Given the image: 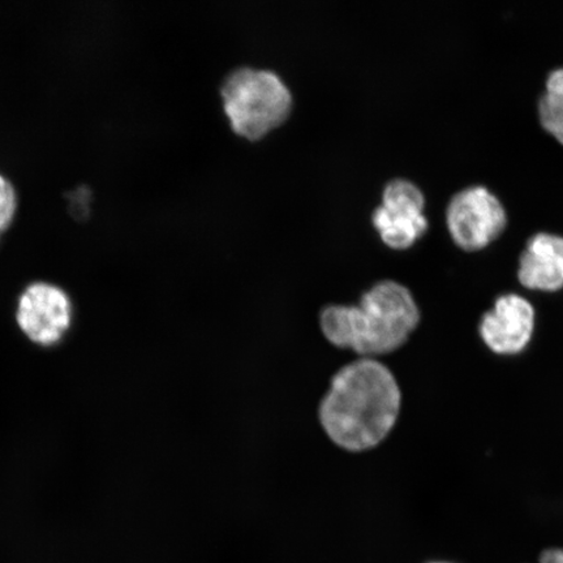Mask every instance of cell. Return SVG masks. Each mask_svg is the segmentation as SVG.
<instances>
[{
	"mask_svg": "<svg viewBox=\"0 0 563 563\" xmlns=\"http://www.w3.org/2000/svg\"><path fill=\"white\" fill-rule=\"evenodd\" d=\"M400 408L402 390L390 368L377 358L357 357L336 371L317 417L336 448L361 454L389 438Z\"/></svg>",
	"mask_w": 563,
	"mask_h": 563,
	"instance_id": "1",
	"label": "cell"
},
{
	"mask_svg": "<svg viewBox=\"0 0 563 563\" xmlns=\"http://www.w3.org/2000/svg\"><path fill=\"white\" fill-rule=\"evenodd\" d=\"M420 322V309L397 280L377 282L357 305H330L319 317L325 340L358 357L377 358L404 347Z\"/></svg>",
	"mask_w": 563,
	"mask_h": 563,
	"instance_id": "2",
	"label": "cell"
},
{
	"mask_svg": "<svg viewBox=\"0 0 563 563\" xmlns=\"http://www.w3.org/2000/svg\"><path fill=\"white\" fill-rule=\"evenodd\" d=\"M224 111L238 135L256 140L285 122L292 108V95L272 69L239 67L221 88Z\"/></svg>",
	"mask_w": 563,
	"mask_h": 563,
	"instance_id": "3",
	"label": "cell"
},
{
	"mask_svg": "<svg viewBox=\"0 0 563 563\" xmlns=\"http://www.w3.org/2000/svg\"><path fill=\"white\" fill-rule=\"evenodd\" d=\"M446 223L450 235L461 249L478 251L501 234L508 213L488 187L475 185L461 189L450 199Z\"/></svg>",
	"mask_w": 563,
	"mask_h": 563,
	"instance_id": "4",
	"label": "cell"
},
{
	"mask_svg": "<svg viewBox=\"0 0 563 563\" xmlns=\"http://www.w3.org/2000/svg\"><path fill=\"white\" fill-rule=\"evenodd\" d=\"M424 207L426 196L413 181L393 179L385 186L383 203L373 211L372 221L387 245L406 250L428 230Z\"/></svg>",
	"mask_w": 563,
	"mask_h": 563,
	"instance_id": "5",
	"label": "cell"
},
{
	"mask_svg": "<svg viewBox=\"0 0 563 563\" xmlns=\"http://www.w3.org/2000/svg\"><path fill=\"white\" fill-rule=\"evenodd\" d=\"M16 319L31 341L51 346L67 332L73 320V302L59 286L33 282L20 295Z\"/></svg>",
	"mask_w": 563,
	"mask_h": 563,
	"instance_id": "6",
	"label": "cell"
},
{
	"mask_svg": "<svg viewBox=\"0 0 563 563\" xmlns=\"http://www.w3.org/2000/svg\"><path fill=\"white\" fill-rule=\"evenodd\" d=\"M534 330V309L522 295L505 294L483 316L481 334L498 355H517L530 344Z\"/></svg>",
	"mask_w": 563,
	"mask_h": 563,
	"instance_id": "7",
	"label": "cell"
},
{
	"mask_svg": "<svg viewBox=\"0 0 563 563\" xmlns=\"http://www.w3.org/2000/svg\"><path fill=\"white\" fill-rule=\"evenodd\" d=\"M518 278L530 290L553 292L563 287V236L540 231L528 239L519 258Z\"/></svg>",
	"mask_w": 563,
	"mask_h": 563,
	"instance_id": "8",
	"label": "cell"
},
{
	"mask_svg": "<svg viewBox=\"0 0 563 563\" xmlns=\"http://www.w3.org/2000/svg\"><path fill=\"white\" fill-rule=\"evenodd\" d=\"M539 118L544 129L563 144V67L548 75L539 100Z\"/></svg>",
	"mask_w": 563,
	"mask_h": 563,
	"instance_id": "9",
	"label": "cell"
},
{
	"mask_svg": "<svg viewBox=\"0 0 563 563\" xmlns=\"http://www.w3.org/2000/svg\"><path fill=\"white\" fill-rule=\"evenodd\" d=\"M20 199L16 186L0 172V244L15 224L19 213Z\"/></svg>",
	"mask_w": 563,
	"mask_h": 563,
	"instance_id": "10",
	"label": "cell"
},
{
	"mask_svg": "<svg viewBox=\"0 0 563 563\" xmlns=\"http://www.w3.org/2000/svg\"><path fill=\"white\" fill-rule=\"evenodd\" d=\"M539 563H563V548L547 549L540 554Z\"/></svg>",
	"mask_w": 563,
	"mask_h": 563,
	"instance_id": "11",
	"label": "cell"
},
{
	"mask_svg": "<svg viewBox=\"0 0 563 563\" xmlns=\"http://www.w3.org/2000/svg\"><path fill=\"white\" fill-rule=\"evenodd\" d=\"M429 563H454V562H448V561H434V562H429Z\"/></svg>",
	"mask_w": 563,
	"mask_h": 563,
	"instance_id": "12",
	"label": "cell"
}]
</instances>
